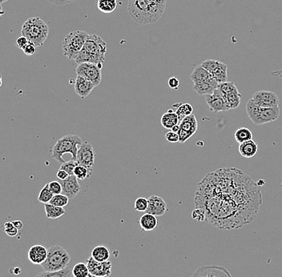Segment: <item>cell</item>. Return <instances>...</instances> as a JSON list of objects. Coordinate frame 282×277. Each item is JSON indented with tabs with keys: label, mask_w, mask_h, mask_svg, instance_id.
Masks as SVG:
<instances>
[{
	"label": "cell",
	"mask_w": 282,
	"mask_h": 277,
	"mask_svg": "<svg viewBox=\"0 0 282 277\" xmlns=\"http://www.w3.org/2000/svg\"><path fill=\"white\" fill-rule=\"evenodd\" d=\"M262 202L258 183L236 167L206 175L198 184L194 199L195 208L205 212V221L222 230L252 223Z\"/></svg>",
	"instance_id": "6da1fadb"
},
{
	"label": "cell",
	"mask_w": 282,
	"mask_h": 277,
	"mask_svg": "<svg viewBox=\"0 0 282 277\" xmlns=\"http://www.w3.org/2000/svg\"><path fill=\"white\" fill-rule=\"evenodd\" d=\"M167 0H129L128 12L140 24L156 23L166 12Z\"/></svg>",
	"instance_id": "7a4b0ae2"
},
{
	"label": "cell",
	"mask_w": 282,
	"mask_h": 277,
	"mask_svg": "<svg viewBox=\"0 0 282 277\" xmlns=\"http://www.w3.org/2000/svg\"><path fill=\"white\" fill-rule=\"evenodd\" d=\"M106 52V42L97 34H88L83 49L75 61L77 65L82 63H92L96 65L103 64Z\"/></svg>",
	"instance_id": "3957f363"
},
{
	"label": "cell",
	"mask_w": 282,
	"mask_h": 277,
	"mask_svg": "<svg viewBox=\"0 0 282 277\" xmlns=\"http://www.w3.org/2000/svg\"><path fill=\"white\" fill-rule=\"evenodd\" d=\"M49 26L39 17L30 18L23 23L21 34L36 48L44 45L49 37Z\"/></svg>",
	"instance_id": "277c9868"
},
{
	"label": "cell",
	"mask_w": 282,
	"mask_h": 277,
	"mask_svg": "<svg viewBox=\"0 0 282 277\" xmlns=\"http://www.w3.org/2000/svg\"><path fill=\"white\" fill-rule=\"evenodd\" d=\"M83 143L77 135H66L60 138L52 148V157L60 163H65L63 156L66 153L71 154L72 160L76 161L79 148Z\"/></svg>",
	"instance_id": "5b68a950"
},
{
	"label": "cell",
	"mask_w": 282,
	"mask_h": 277,
	"mask_svg": "<svg viewBox=\"0 0 282 277\" xmlns=\"http://www.w3.org/2000/svg\"><path fill=\"white\" fill-rule=\"evenodd\" d=\"M246 113L253 124L263 125L275 121L280 116V108H263L257 105L252 98H250L246 104Z\"/></svg>",
	"instance_id": "8992f818"
},
{
	"label": "cell",
	"mask_w": 282,
	"mask_h": 277,
	"mask_svg": "<svg viewBox=\"0 0 282 277\" xmlns=\"http://www.w3.org/2000/svg\"><path fill=\"white\" fill-rule=\"evenodd\" d=\"M71 261L68 252L61 246L54 245L49 248V255L42 268L46 272H58L67 268Z\"/></svg>",
	"instance_id": "52a82bcc"
},
{
	"label": "cell",
	"mask_w": 282,
	"mask_h": 277,
	"mask_svg": "<svg viewBox=\"0 0 282 277\" xmlns=\"http://www.w3.org/2000/svg\"><path fill=\"white\" fill-rule=\"evenodd\" d=\"M88 34L84 31H74L66 34L63 42V53L68 60H76L83 49Z\"/></svg>",
	"instance_id": "ba28073f"
},
{
	"label": "cell",
	"mask_w": 282,
	"mask_h": 277,
	"mask_svg": "<svg viewBox=\"0 0 282 277\" xmlns=\"http://www.w3.org/2000/svg\"><path fill=\"white\" fill-rule=\"evenodd\" d=\"M103 64H92V63H82L77 65L76 73L77 76H82L87 79L97 87L101 82L102 75L101 70L103 68Z\"/></svg>",
	"instance_id": "9c48e42d"
},
{
	"label": "cell",
	"mask_w": 282,
	"mask_h": 277,
	"mask_svg": "<svg viewBox=\"0 0 282 277\" xmlns=\"http://www.w3.org/2000/svg\"><path fill=\"white\" fill-rule=\"evenodd\" d=\"M95 159H96V153H95L92 145L89 143H83L79 148L76 162L79 165L84 166L92 171V167L95 164Z\"/></svg>",
	"instance_id": "30bf717a"
},
{
	"label": "cell",
	"mask_w": 282,
	"mask_h": 277,
	"mask_svg": "<svg viewBox=\"0 0 282 277\" xmlns=\"http://www.w3.org/2000/svg\"><path fill=\"white\" fill-rule=\"evenodd\" d=\"M190 277H232L227 268L223 266H200Z\"/></svg>",
	"instance_id": "8fae6325"
},
{
	"label": "cell",
	"mask_w": 282,
	"mask_h": 277,
	"mask_svg": "<svg viewBox=\"0 0 282 277\" xmlns=\"http://www.w3.org/2000/svg\"><path fill=\"white\" fill-rule=\"evenodd\" d=\"M252 99L261 108H271L279 107L278 95L269 91H259L255 92Z\"/></svg>",
	"instance_id": "7c38bea8"
},
{
	"label": "cell",
	"mask_w": 282,
	"mask_h": 277,
	"mask_svg": "<svg viewBox=\"0 0 282 277\" xmlns=\"http://www.w3.org/2000/svg\"><path fill=\"white\" fill-rule=\"evenodd\" d=\"M86 263L88 267L91 275L100 277H109L112 274L113 264L111 263V261L100 262L91 257L87 259Z\"/></svg>",
	"instance_id": "4fadbf2b"
},
{
	"label": "cell",
	"mask_w": 282,
	"mask_h": 277,
	"mask_svg": "<svg viewBox=\"0 0 282 277\" xmlns=\"http://www.w3.org/2000/svg\"><path fill=\"white\" fill-rule=\"evenodd\" d=\"M58 181L62 185V194L66 196L69 199H73L81 192V185L75 175L69 176L65 180L58 179Z\"/></svg>",
	"instance_id": "5bb4252c"
},
{
	"label": "cell",
	"mask_w": 282,
	"mask_h": 277,
	"mask_svg": "<svg viewBox=\"0 0 282 277\" xmlns=\"http://www.w3.org/2000/svg\"><path fill=\"white\" fill-rule=\"evenodd\" d=\"M49 255V249L44 245H33L28 251V260L35 265H42L45 262Z\"/></svg>",
	"instance_id": "9a60e30c"
},
{
	"label": "cell",
	"mask_w": 282,
	"mask_h": 277,
	"mask_svg": "<svg viewBox=\"0 0 282 277\" xmlns=\"http://www.w3.org/2000/svg\"><path fill=\"white\" fill-rule=\"evenodd\" d=\"M149 208L146 213L156 216H162L167 212V204L163 198L158 196H151L149 198Z\"/></svg>",
	"instance_id": "2e32d148"
},
{
	"label": "cell",
	"mask_w": 282,
	"mask_h": 277,
	"mask_svg": "<svg viewBox=\"0 0 282 277\" xmlns=\"http://www.w3.org/2000/svg\"><path fill=\"white\" fill-rule=\"evenodd\" d=\"M95 87L96 86L87 79L79 76L76 77L75 81V92L81 98L88 97Z\"/></svg>",
	"instance_id": "e0dca14e"
},
{
	"label": "cell",
	"mask_w": 282,
	"mask_h": 277,
	"mask_svg": "<svg viewBox=\"0 0 282 277\" xmlns=\"http://www.w3.org/2000/svg\"><path fill=\"white\" fill-rule=\"evenodd\" d=\"M219 82L212 77L209 81H203V82H194L193 89L198 94L201 96H209L214 93L215 90L217 89Z\"/></svg>",
	"instance_id": "ac0fdd59"
},
{
	"label": "cell",
	"mask_w": 282,
	"mask_h": 277,
	"mask_svg": "<svg viewBox=\"0 0 282 277\" xmlns=\"http://www.w3.org/2000/svg\"><path fill=\"white\" fill-rule=\"evenodd\" d=\"M225 98H216V97H213L212 95L207 96L206 103L209 105L210 110L214 112V113L229 110L226 102H225Z\"/></svg>",
	"instance_id": "d6986e66"
},
{
	"label": "cell",
	"mask_w": 282,
	"mask_h": 277,
	"mask_svg": "<svg viewBox=\"0 0 282 277\" xmlns=\"http://www.w3.org/2000/svg\"><path fill=\"white\" fill-rule=\"evenodd\" d=\"M139 224L142 231L148 232V231H154L156 229L158 225V221H157L156 215H151L149 213H145L140 217Z\"/></svg>",
	"instance_id": "ffe728a7"
},
{
	"label": "cell",
	"mask_w": 282,
	"mask_h": 277,
	"mask_svg": "<svg viewBox=\"0 0 282 277\" xmlns=\"http://www.w3.org/2000/svg\"><path fill=\"white\" fill-rule=\"evenodd\" d=\"M258 145L254 140H249L239 145V151L245 158H252L257 153Z\"/></svg>",
	"instance_id": "44dd1931"
},
{
	"label": "cell",
	"mask_w": 282,
	"mask_h": 277,
	"mask_svg": "<svg viewBox=\"0 0 282 277\" xmlns=\"http://www.w3.org/2000/svg\"><path fill=\"white\" fill-rule=\"evenodd\" d=\"M212 77L213 76L211 74L209 73V71H207L202 65L196 66L190 76L191 81L193 82L209 81Z\"/></svg>",
	"instance_id": "7402d4cb"
},
{
	"label": "cell",
	"mask_w": 282,
	"mask_h": 277,
	"mask_svg": "<svg viewBox=\"0 0 282 277\" xmlns=\"http://www.w3.org/2000/svg\"><path fill=\"white\" fill-rule=\"evenodd\" d=\"M182 130H185L190 133L191 135H194L198 129V120L196 119L194 114H192L185 117L179 124Z\"/></svg>",
	"instance_id": "603a6c76"
},
{
	"label": "cell",
	"mask_w": 282,
	"mask_h": 277,
	"mask_svg": "<svg viewBox=\"0 0 282 277\" xmlns=\"http://www.w3.org/2000/svg\"><path fill=\"white\" fill-rule=\"evenodd\" d=\"M92 257L100 262L109 261L111 257L110 249L105 245H98L92 250Z\"/></svg>",
	"instance_id": "cb8c5ba5"
},
{
	"label": "cell",
	"mask_w": 282,
	"mask_h": 277,
	"mask_svg": "<svg viewBox=\"0 0 282 277\" xmlns=\"http://www.w3.org/2000/svg\"><path fill=\"white\" fill-rule=\"evenodd\" d=\"M161 123V125L165 129H172L173 127L180 124L179 118H178L177 113L170 109V110L167 111V113H165L162 115Z\"/></svg>",
	"instance_id": "d4e9b609"
},
{
	"label": "cell",
	"mask_w": 282,
	"mask_h": 277,
	"mask_svg": "<svg viewBox=\"0 0 282 277\" xmlns=\"http://www.w3.org/2000/svg\"><path fill=\"white\" fill-rule=\"evenodd\" d=\"M44 209H45V212H46L47 218L52 219V220L58 219V218L61 217L66 214V211L64 208L55 206V205L50 204H44Z\"/></svg>",
	"instance_id": "484cf974"
},
{
	"label": "cell",
	"mask_w": 282,
	"mask_h": 277,
	"mask_svg": "<svg viewBox=\"0 0 282 277\" xmlns=\"http://www.w3.org/2000/svg\"><path fill=\"white\" fill-rule=\"evenodd\" d=\"M241 95L240 94L238 89H236L233 92L226 94L225 102H226L229 110L237 108L241 103Z\"/></svg>",
	"instance_id": "4316f807"
},
{
	"label": "cell",
	"mask_w": 282,
	"mask_h": 277,
	"mask_svg": "<svg viewBox=\"0 0 282 277\" xmlns=\"http://www.w3.org/2000/svg\"><path fill=\"white\" fill-rule=\"evenodd\" d=\"M98 9L103 13H112L117 7L116 0H98L97 2Z\"/></svg>",
	"instance_id": "83f0119b"
},
{
	"label": "cell",
	"mask_w": 282,
	"mask_h": 277,
	"mask_svg": "<svg viewBox=\"0 0 282 277\" xmlns=\"http://www.w3.org/2000/svg\"><path fill=\"white\" fill-rule=\"evenodd\" d=\"M235 139L238 144H243L252 140V133L247 128H240L235 132Z\"/></svg>",
	"instance_id": "f1b7e54d"
},
{
	"label": "cell",
	"mask_w": 282,
	"mask_h": 277,
	"mask_svg": "<svg viewBox=\"0 0 282 277\" xmlns=\"http://www.w3.org/2000/svg\"><path fill=\"white\" fill-rule=\"evenodd\" d=\"M71 275H72V273H71V268L67 267L65 269L58 271V272L44 271V272L37 274L34 277H71Z\"/></svg>",
	"instance_id": "f546056e"
},
{
	"label": "cell",
	"mask_w": 282,
	"mask_h": 277,
	"mask_svg": "<svg viewBox=\"0 0 282 277\" xmlns=\"http://www.w3.org/2000/svg\"><path fill=\"white\" fill-rule=\"evenodd\" d=\"M71 273L74 277H87L90 275L89 269L86 263H78L75 264Z\"/></svg>",
	"instance_id": "4dcf8cb0"
},
{
	"label": "cell",
	"mask_w": 282,
	"mask_h": 277,
	"mask_svg": "<svg viewBox=\"0 0 282 277\" xmlns=\"http://www.w3.org/2000/svg\"><path fill=\"white\" fill-rule=\"evenodd\" d=\"M223 65L224 63L214 60H207L201 64L202 66H204L212 76L219 71Z\"/></svg>",
	"instance_id": "1f68e13d"
},
{
	"label": "cell",
	"mask_w": 282,
	"mask_h": 277,
	"mask_svg": "<svg viewBox=\"0 0 282 277\" xmlns=\"http://www.w3.org/2000/svg\"><path fill=\"white\" fill-rule=\"evenodd\" d=\"M193 108L192 107L191 104H189V103H182V104L180 105V107H178L177 112H176L177 115H178V118H179L180 124H181V122H182L185 117L190 115V114H193Z\"/></svg>",
	"instance_id": "d6a6232c"
},
{
	"label": "cell",
	"mask_w": 282,
	"mask_h": 277,
	"mask_svg": "<svg viewBox=\"0 0 282 277\" xmlns=\"http://www.w3.org/2000/svg\"><path fill=\"white\" fill-rule=\"evenodd\" d=\"M54 194L52 192L50 191L49 188V183H47L46 185L44 186V188H42L40 193H39V196H38V201L43 204H49V202L51 200Z\"/></svg>",
	"instance_id": "836d02e7"
},
{
	"label": "cell",
	"mask_w": 282,
	"mask_h": 277,
	"mask_svg": "<svg viewBox=\"0 0 282 277\" xmlns=\"http://www.w3.org/2000/svg\"><path fill=\"white\" fill-rule=\"evenodd\" d=\"M92 170L88 169L87 167L82 166V165H77L75 171H74V175L77 177V179H87V177H89L92 175Z\"/></svg>",
	"instance_id": "e575fe53"
},
{
	"label": "cell",
	"mask_w": 282,
	"mask_h": 277,
	"mask_svg": "<svg viewBox=\"0 0 282 277\" xmlns=\"http://www.w3.org/2000/svg\"><path fill=\"white\" fill-rule=\"evenodd\" d=\"M69 198L66 196L64 194H58V195H54L52 199L49 202V204H52L55 206L61 207V208H65L68 204Z\"/></svg>",
	"instance_id": "d590c367"
},
{
	"label": "cell",
	"mask_w": 282,
	"mask_h": 277,
	"mask_svg": "<svg viewBox=\"0 0 282 277\" xmlns=\"http://www.w3.org/2000/svg\"><path fill=\"white\" fill-rule=\"evenodd\" d=\"M228 66L224 64L223 66L220 67V70L216 72V73L213 75L214 77L219 83H222V82H227L228 80Z\"/></svg>",
	"instance_id": "8d00e7d4"
},
{
	"label": "cell",
	"mask_w": 282,
	"mask_h": 277,
	"mask_svg": "<svg viewBox=\"0 0 282 277\" xmlns=\"http://www.w3.org/2000/svg\"><path fill=\"white\" fill-rule=\"evenodd\" d=\"M149 208V199L145 197H139L135 199L134 209L137 212H146Z\"/></svg>",
	"instance_id": "74e56055"
},
{
	"label": "cell",
	"mask_w": 282,
	"mask_h": 277,
	"mask_svg": "<svg viewBox=\"0 0 282 277\" xmlns=\"http://www.w3.org/2000/svg\"><path fill=\"white\" fill-rule=\"evenodd\" d=\"M218 89L220 90L221 92H224L225 94H229L230 92H233L235 90L237 89L236 85L233 82H225L222 83H219L217 87Z\"/></svg>",
	"instance_id": "f35d334b"
},
{
	"label": "cell",
	"mask_w": 282,
	"mask_h": 277,
	"mask_svg": "<svg viewBox=\"0 0 282 277\" xmlns=\"http://www.w3.org/2000/svg\"><path fill=\"white\" fill-rule=\"evenodd\" d=\"M77 165H78V163L76 161L71 160V161H66V162L62 163L60 166V169L65 170L68 173L69 176H72L74 175V171H75V168Z\"/></svg>",
	"instance_id": "ab89813d"
},
{
	"label": "cell",
	"mask_w": 282,
	"mask_h": 277,
	"mask_svg": "<svg viewBox=\"0 0 282 277\" xmlns=\"http://www.w3.org/2000/svg\"><path fill=\"white\" fill-rule=\"evenodd\" d=\"M192 217L194 220H198V222H202V221H205L206 214H205L204 209H200V208H195V209L192 212Z\"/></svg>",
	"instance_id": "60d3db41"
},
{
	"label": "cell",
	"mask_w": 282,
	"mask_h": 277,
	"mask_svg": "<svg viewBox=\"0 0 282 277\" xmlns=\"http://www.w3.org/2000/svg\"><path fill=\"white\" fill-rule=\"evenodd\" d=\"M4 230L7 236H11V237H14V236H17L18 231V229L15 227L12 222L5 223Z\"/></svg>",
	"instance_id": "b9f144b4"
},
{
	"label": "cell",
	"mask_w": 282,
	"mask_h": 277,
	"mask_svg": "<svg viewBox=\"0 0 282 277\" xmlns=\"http://www.w3.org/2000/svg\"><path fill=\"white\" fill-rule=\"evenodd\" d=\"M49 183V188L54 195L62 194V185L59 181H51Z\"/></svg>",
	"instance_id": "7bdbcfd3"
},
{
	"label": "cell",
	"mask_w": 282,
	"mask_h": 277,
	"mask_svg": "<svg viewBox=\"0 0 282 277\" xmlns=\"http://www.w3.org/2000/svg\"><path fill=\"white\" fill-rule=\"evenodd\" d=\"M166 139L167 141L170 143L179 142V135H178V133L173 132L172 130H170V131L166 132Z\"/></svg>",
	"instance_id": "ee69618b"
},
{
	"label": "cell",
	"mask_w": 282,
	"mask_h": 277,
	"mask_svg": "<svg viewBox=\"0 0 282 277\" xmlns=\"http://www.w3.org/2000/svg\"><path fill=\"white\" fill-rule=\"evenodd\" d=\"M23 52L28 56H33L36 52V47L34 46V44L32 43H28L27 46L23 49Z\"/></svg>",
	"instance_id": "f6af8a7d"
},
{
	"label": "cell",
	"mask_w": 282,
	"mask_h": 277,
	"mask_svg": "<svg viewBox=\"0 0 282 277\" xmlns=\"http://www.w3.org/2000/svg\"><path fill=\"white\" fill-rule=\"evenodd\" d=\"M178 135H179V142L180 143H185L187 140H189L193 135H191L190 133L187 132L185 130H179L178 132Z\"/></svg>",
	"instance_id": "bcb514c9"
},
{
	"label": "cell",
	"mask_w": 282,
	"mask_h": 277,
	"mask_svg": "<svg viewBox=\"0 0 282 277\" xmlns=\"http://www.w3.org/2000/svg\"><path fill=\"white\" fill-rule=\"evenodd\" d=\"M167 83H168L170 88L177 90L180 86L179 79L177 78V77H172V78H170L168 80Z\"/></svg>",
	"instance_id": "7dc6e473"
},
{
	"label": "cell",
	"mask_w": 282,
	"mask_h": 277,
	"mask_svg": "<svg viewBox=\"0 0 282 277\" xmlns=\"http://www.w3.org/2000/svg\"><path fill=\"white\" fill-rule=\"evenodd\" d=\"M28 43H29V41H28V39L26 37L23 36V35L18 37V39H17V46H18V49H22V50L27 46V44Z\"/></svg>",
	"instance_id": "c3c4849f"
},
{
	"label": "cell",
	"mask_w": 282,
	"mask_h": 277,
	"mask_svg": "<svg viewBox=\"0 0 282 277\" xmlns=\"http://www.w3.org/2000/svg\"><path fill=\"white\" fill-rule=\"evenodd\" d=\"M48 1L55 5H66L75 2L76 0H48Z\"/></svg>",
	"instance_id": "681fc988"
},
{
	"label": "cell",
	"mask_w": 282,
	"mask_h": 277,
	"mask_svg": "<svg viewBox=\"0 0 282 277\" xmlns=\"http://www.w3.org/2000/svg\"><path fill=\"white\" fill-rule=\"evenodd\" d=\"M56 177H57L58 179L65 180V179H66L69 177V174L65 170L60 169L57 172Z\"/></svg>",
	"instance_id": "f907efd6"
},
{
	"label": "cell",
	"mask_w": 282,
	"mask_h": 277,
	"mask_svg": "<svg viewBox=\"0 0 282 277\" xmlns=\"http://www.w3.org/2000/svg\"><path fill=\"white\" fill-rule=\"evenodd\" d=\"M13 223V225H14L15 227L18 228V230H20V229L23 228V224L21 220H14V221H12Z\"/></svg>",
	"instance_id": "816d5d0a"
},
{
	"label": "cell",
	"mask_w": 282,
	"mask_h": 277,
	"mask_svg": "<svg viewBox=\"0 0 282 277\" xmlns=\"http://www.w3.org/2000/svg\"><path fill=\"white\" fill-rule=\"evenodd\" d=\"M171 130H172L173 132L178 133L179 132V130H181V127H180L179 124H177L176 126L173 127Z\"/></svg>",
	"instance_id": "f5cc1de1"
},
{
	"label": "cell",
	"mask_w": 282,
	"mask_h": 277,
	"mask_svg": "<svg viewBox=\"0 0 282 277\" xmlns=\"http://www.w3.org/2000/svg\"><path fill=\"white\" fill-rule=\"evenodd\" d=\"M8 0H0V2H1V4H2L3 2H7Z\"/></svg>",
	"instance_id": "db71d44e"
},
{
	"label": "cell",
	"mask_w": 282,
	"mask_h": 277,
	"mask_svg": "<svg viewBox=\"0 0 282 277\" xmlns=\"http://www.w3.org/2000/svg\"><path fill=\"white\" fill-rule=\"evenodd\" d=\"M97 277V276L91 275V274H90V275L88 276V277Z\"/></svg>",
	"instance_id": "11a10c76"
},
{
	"label": "cell",
	"mask_w": 282,
	"mask_h": 277,
	"mask_svg": "<svg viewBox=\"0 0 282 277\" xmlns=\"http://www.w3.org/2000/svg\"></svg>",
	"instance_id": "9f6ffc18"
}]
</instances>
